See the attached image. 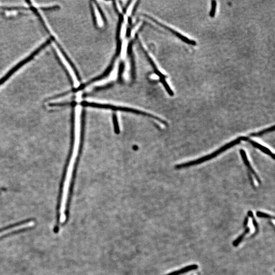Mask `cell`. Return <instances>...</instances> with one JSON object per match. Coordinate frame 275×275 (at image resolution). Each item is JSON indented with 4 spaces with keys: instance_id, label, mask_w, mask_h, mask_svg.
<instances>
[{
    "instance_id": "cell-1",
    "label": "cell",
    "mask_w": 275,
    "mask_h": 275,
    "mask_svg": "<svg viewBox=\"0 0 275 275\" xmlns=\"http://www.w3.org/2000/svg\"><path fill=\"white\" fill-rule=\"evenodd\" d=\"M247 137H239L238 138L236 139V140H233V141L228 143V144H225L224 146L222 147L220 149L214 151L212 154H209V155L205 156V157H202L199 159L194 160V161H190L189 162L185 163L183 164H179V165L175 166V169H181V168H186L188 167L192 166H194V165L200 164L202 163L206 162V161L210 160L212 158H214L215 157H217L218 155H219L220 154L224 152L226 150L228 149L229 148H231L233 146L237 145V144H240L241 141H246Z\"/></svg>"
},
{
    "instance_id": "cell-2",
    "label": "cell",
    "mask_w": 275,
    "mask_h": 275,
    "mask_svg": "<svg viewBox=\"0 0 275 275\" xmlns=\"http://www.w3.org/2000/svg\"><path fill=\"white\" fill-rule=\"evenodd\" d=\"M82 105L86 107H91L99 108H103V109H111L113 110H117V111H121L127 112H131V113L138 114L142 115L144 116H148L151 117L152 118L154 119L155 120H158V121L162 123L164 125H167V123L163 120L162 119L159 118V117L154 116L153 115L147 113L145 112L142 111L140 110L137 109H133L127 107H122L119 106H114L112 104H102V103H89V102H84L82 103Z\"/></svg>"
},
{
    "instance_id": "cell-3",
    "label": "cell",
    "mask_w": 275,
    "mask_h": 275,
    "mask_svg": "<svg viewBox=\"0 0 275 275\" xmlns=\"http://www.w3.org/2000/svg\"><path fill=\"white\" fill-rule=\"evenodd\" d=\"M52 42V40L51 38H49L47 40V41L44 42V44H42L39 47H38V48L36 49L35 51H34L32 53V54H30L29 56L27 57V58H25L24 59L21 60V62L17 63L15 66L12 68L4 76H3L2 78L0 79V86L4 83L5 82L7 81L11 76L14 74L15 72H16L18 70L22 67L24 65H25V64L28 63V62L31 61L36 55H38L43 49L45 48V47L48 46L49 44H51Z\"/></svg>"
},
{
    "instance_id": "cell-4",
    "label": "cell",
    "mask_w": 275,
    "mask_h": 275,
    "mask_svg": "<svg viewBox=\"0 0 275 275\" xmlns=\"http://www.w3.org/2000/svg\"><path fill=\"white\" fill-rule=\"evenodd\" d=\"M150 18L151 20H152L153 21H154V22L155 24L158 25H159L160 27H162V28H163L165 29L166 30H167V31L170 32L171 33H172L173 35H174L175 36L177 37V38H179V39L182 40L183 43H186V44H189V45H194V46H195V45L197 44V43H196V42L195 40H191L190 39H189V38H187L186 37L183 35L182 34H181L180 33L178 32H177L176 31L174 30L173 29L171 28H170V27L167 26V25H165L163 24L162 23H159L158 21H157L154 20V19L153 18Z\"/></svg>"
},
{
    "instance_id": "cell-5",
    "label": "cell",
    "mask_w": 275,
    "mask_h": 275,
    "mask_svg": "<svg viewBox=\"0 0 275 275\" xmlns=\"http://www.w3.org/2000/svg\"><path fill=\"white\" fill-rule=\"evenodd\" d=\"M240 154H241V158H243V161L244 162L245 164V166L248 169L249 172L251 173L253 175H254V177H255L256 179V181H257V182L258 183H261V181H260L259 177L258 176L255 171H254V169H253L252 167L251 166V164H250V162H249V161L248 159V158H247V155H246V154H245L244 150H240Z\"/></svg>"
},
{
    "instance_id": "cell-6",
    "label": "cell",
    "mask_w": 275,
    "mask_h": 275,
    "mask_svg": "<svg viewBox=\"0 0 275 275\" xmlns=\"http://www.w3.org/2000/svg\"><path fill=\"white\" fill-rule=\"evenodd\" d=\"M248 141L249 142H250L253 146L255 147V148H257L260 150H261L262 152L267 154L268 155H269V157H271L273 159H274L275 158V155L274 154L268 149V148L265 147V146L262 145L261 144H259L258 143L256 142L255 141H253L250 139L248 138L246 141Z\"/></svg>"
},
{
    "instance_id": "cell-7",
    "label": "cell",
    "mask_w": 275,
    "mask_h": 275,
    "mask_svg": "<svg viewBox=\"0 0 275 275\" xmlns=\"http://www.w3.org/2000/svg\"><path fill=\"white\" fill-rule=\"evenodd\" d=\"M198 268V266L197 264H192V265H188L187 267H185L181 269H179L178 271H174L172 272L169 273L165 275H181L185 274L186 273L190 271L196 270Z\"/></svg>"
},
{
    "instance_id": "cell-8",
    "label": "cell",
    "mask_w": 275,
    "mask_h": 275,
    "mask_svg": "<svg viewBox=\"0 0 275 275\" xmlns=\"http://www.w3.org/2000/svg\"><path fill=\"white\" fill-rule=\"evenodd\" d=\"M250 228L249 227H246L245 228V231L244 232L243 234H241V236H238L235 241H233V246H234V247L238 246L240 245V243L242 241L245 235H247L248 233L250 232Z\"/></svg>"
},
{
    "instance_id": "cell-9",
    "label": "cell",
    "mask_w": 275,
    "mask_h": 275,
    "mask_svg": "<svg viewBox=\"0 0 275 275\" xmlns=\"http://www.w3.org/2000/svg\"><path fill=\"white\" fill-rule=\"evenodd\" d=\"M248 215L249 217H250L252 219L253 224L254 225V228L255 229V231L254 232V234L252 236V237H254L256 235L258 234V232H259V226H258V223L257 222L255 218L254 217V214H253V212L251 210L249 211L248 213Z\"/></svg>"
},
{
    "instance_id": "cell-10",
    "label": "cell",
    "mask_w": 275,
    "mask_h": 275,
    "mask_svg": "<svg viewBox=\"0 0 275 275\" xmlns=\"http://www.w3.org/2000/svg\"><path fill=\"white\" fill-rule=\"evenodd\" d=\"M274 130H275V126H273L272 127H269V128H266V129H264V130L257 132V133L251 134L250 135V137H260L265 134L269 133L271 131H274Z\"/></svg>"
},
{
    "instance_id": "cell-11",
    "label": "cell",
    "mask_w": 275,
    "mask_h": 275,
    "mask_svg": "<svg viewBox=\"0 0 275 275\" xmlns=\"http://www.w3.org/2000/svg\"><path fill=\"white\" fill-rule=\"evenodd\" d=\"M21 229V226L20 225H16V226H13L12 227H10V228L8 229L7 230H4L3 231L0 232V237H1L2 236H4L8 233L15 231L20 230Z\"/></svg>"
},
{
    "instance_id": "cell-12",
    "label": "cell",
    "mask_w": 275,
    "mask_h": 275,
    "mask_svg": "<svg viewBox=\"0 0 275 275\" xmlns=\"http://www.w3.org/2000/svg\"><path fill=\"white\" fill-rule=\"evenodd\" d=\"M216 9H217V2L216 1H212V8L209 12L210 17L213 18L216 14Z\"/></svg>"
},
{
    "instance_id": "cell-13",
    "label": "cell",
    "mask_w": 275,
    "mask_h": 275,
    "mask_svg": "<svg viewBox=\"0 0 275 275\" xmlns=\"http://www.w3.org/2000/svg\"><path fill=\"white\" fill-rule=\"evenodd\" d=\"M256 216L259 218H267V219H275L274 216H271L270 214L264 213L263 212L257 211L256 212Z\"/></svg>"
},
{
    "instance_id": "cell-14",
    "label": "cell",
    "mask_w": 275,
    "mask_h": 275,
    "mask_svg": "<svg viewBox=\"0 0 275 275\" xmlns=\"http://www.w3.org/2000/svg\"><path fill=\"white\" fill-rule=\"evenodd\" d=\"M113 122H114V130L115 133L116 134H119L120 133V129H119V126L117 116H116L115 115L113 116Z\"/></svg>"
},
{
    "instance_id": "cell-15",
    "label": "cell",
    "mask_w": 275,
    "mask_h": 275,
    "mask_svg": "<svg viewBox=\"0 0 275 275\" xmlns=\"http://www.w3.org/2000/svg\"><path fill=\"white\" fill-rule=\"evenodd\" d=\"M249 222V218L248 217H246L245 218V219L244 221V223H243V226L244 227H247V225H248V224Z\"/></svg>"
}]
</instances>
